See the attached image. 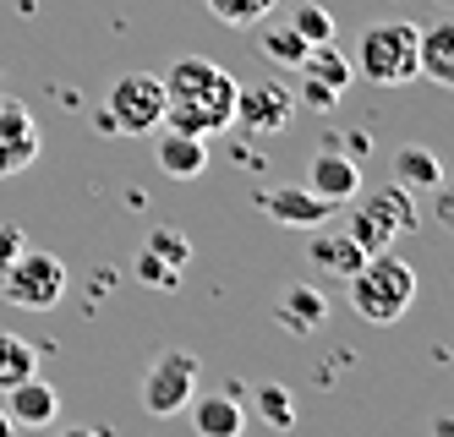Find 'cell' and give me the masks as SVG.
<instances>
[{
    "label": "cell",
    "mask_w": 454,
    "mask_h": 437,
    "mask_svg": "<svg viewBox=\"0 0 454 437\" xmlns=\"http://www.w3.org/2000/svg\"><path fill=\"white\" fill-rule=\"evenodd\" d=\"M165 126L186 137H219L236 126V77L224 66L186 55L165 72Z\"/></svg>",
    "instance_id": "cell-1"
},
{
    "label": "cell",
    "mask_w": 454,
    "mask_h": 437,
    "mask_svg": "<svg viewBox=\"0 0 454 437\" xmlns=\"http://www.w3.org/2000/svg\"><path fill=\"white\" fill-rule=\"evenodd\" d=\"M411 300H416V268L395 257V246L367 252L362 268L350 274V307L367 323H400L411 312Z\"/></svg>",
    "instance_id": "cell-2"
},
{
    "label": "cell",
    "mask_w": 454,
    "mask_h": 437,
    "mask_svg": "<svg viewBox=\"0 0 454 437\" xmlns=\"http://www.w3.org/2000/svg\"><path fill=\"white\" fill-rule=\"evenodd\" d=\"M159 126H165V77L121 72L99 110V131H110V137H148Z\"/></svg>",
    "instance_id": "cell-3"
},
{
    "label": "cell",
    "mask_w": 454,
    "mask_h": 437,
    "mask_svg": "<svg viewBox=\"0 0 454 437\" xmlns=\"http://www.w3.org/2000/svg\"><path fill=\"white\" fill-rule=\"evenodd\" d=\"M416 22H400V17H388V22H372L362 39V50H356V66L367 72V82H383V88H400L416 77Z\"/></svg>",
    "instance_id": "cell-4"
},
{
    "label": "cell",
    "mask_w": 454,
    "mask_h": 437,
    "mask_svg": "<svg viewBox=\"0 0 454 437\" xmlns=\"http://www.w3.org/2000/svg\"><path fill=\"white\" fill-rule=\"evenodd\" d=\"M416 219H421V214H416V197H411V186L388 181V186L367 191V203L350 214L345 235H350V241L362 246V252H388V246H395V235H405Z\"/></svg>",
    "instance_id": "cell-5"
},
{
    "label": "cell",
    "mask_w": 454,
    "mask_h": 437,
    "mask_svg": "<svg viewBox=\"0 0 454 437\" xmlns=\"http://www.w3.org/2000/svg\"><path fill=\"white\" fill-rule=\"evenodd\" d=\"M0 295H6L12 307H22V312H50V307H60V295H67V262L50 257V252L22 246L6 268H0Z\"/></svg>",
    "instance_id": "cell-6"
},
{
    "label": "cell",
    "mask_w": 454,
    "mask_h": 437,
    "mask_svg": "<svg viewBox=\"0 0 454 437\" xmlns=\"http://www.w3.org/2000/svg\"><path fill=\"white\" fill-rule=\"evenodd\" d=\"M198 378H203V361L192 350H159L153 366L143 372V410L148 416H181L186 399L198 394Z\"/></svg>",
    "instance_id": "cell-7"
},
{
    "label": "cell",
    "mask_w": 454,
    "mask_h": 437,
    "mask_svg": "<svg viewBox=\"0 0 454 437\" xmlns=\"http://www.w3.org/2000/svg\"><path fill=\"white\" fill-rule=\"evenodd\" d=\"M296 72H301V105L334 110L340 98H345V88H350V72H356V66H350V60L334 50V39H329V44H312Z\"/></svg>",
    "instance_id": "cell-8"
},
{
    "label": "cell",
    "mask_w": 454,
    "mask_h": 437,
    "mask_svg": "<svg viewBox=\"0 0 454 437\" xmlns=\"http://www.w3.org/2000/svg\"><path fill=\"white\" fill-rule=\"evenodd\" d=\"M290 115H296V93L290 88H279V82L236 88V121H241V131H252V137H274V131L290 126Z\"/></svg>",
    "instance_id": "cell-9"
},
{
    "label": "cell",
    "mask_w": 454,
    "mask_h": 437,
    "mask_svg": "<svg viewBox=\"0 0 454 437\" xmlns=\"http://www.w3.org/2000/svg\"><path fill=\"white\" fill-rule=\"evenodd\" d=\"M186 268H192V241L176 230H148V241L137 252V279L153 285V290H176L186 279Z\"/></svg>",
    "instance_id": "cell-10"
},
{
    "label": "cell",
    "mask_w": 454,
    "mask_h": 437,
    "mask_svg": "<svg viewBox=\"0 0 454 437\" xmlns=\"http://www.w3.org/2000/svg\"><path fill=\"white\" fill-rule=\"evenodd\" d=\"M257 208H263L274 224H290V230H317L329 224L340 203H329V197H317L312 186H279V191H257L252 197Z\"/></svg>",
    "instance_id": "cell-11"
},
{
    "label": "cell",
    "mask_w": 454,
    "mask_h": 437,
    "mask_svg": "<svg viewBox=\"0 0 454 437\" xmlns=\"http://www.w3.org/2000/svg\"><path fill=\"white\" fill-rule=\"evenodd\" d=\"M39 159V121L17 98H0V176H17Z\"/></svg>",
    "instance_id": "cell-12"
},
{
    "label": "cell",
    "mask_w": 454,
    "mask_h": 437,
    "mask_svg": "<svg viewBox=\"0 0 454 437\" xmlns=\"http://www.w3.org/2000/svg\"><path fill=\"white\" fill-rule=\"evenodd\" d=\"M307 186L317 197H329V203H350L356 191H362V164L340 148H323L312 164H307Z\"/></svg>",
    "instance_id": "cell-13"
},
{
    "label": "cell",
    "mask_w": 454,
    "mask_h": 437,
    "mask_svg": "<svg viewBox=\"0 0 454 437\" xmlns=\"http://www.w3.org/2000/svg\"><path fill=\"white\" fill-rule=\"evenodd\" d=\"M153 159L170 181H198L208 170V143L203 137H186V131H170L159 126V143H153Z\"/></svg>",
    "instance_id": "cell-14"
},
{
    "label": "cell",
    "mask_w": 454,
    "mask_h": 437,
    "mask_svg": "<svg viewBox=\"0 0 454 437\" xmlns=\"http://www.w3.org/2000/svg\"><path fill=\"white\" fill-rule=\"evenodd\" d=\"M6 394V416H12V426H50L55 421V410H60V394L34 372V378H22V383H12V388H0Z\"/></svg>",
    "instance_id": "cell-15"
},
{
    "label": "cell",
    "mask_w": 454,
    "mask_h": 437,
    "mask_svg": "<svg viewBox=\"0 0 454 437\" xmlns=\"http://www.w3.org/2000/svg\"><path fill=\"white\" fill-rule=\"evenodd\" d=\"M416 77H433L438 88H454V22L438 17L416 33Z\"/></svg>",
    "instance_id": "cell-16"
},
{
    "label": "cell",
    "mask_w": 454,
    "mask_h": 437,
    "mask_svg": "<svg viewBox=\"0 0 454 437\" xmlns=\"http://www.w3.org/2000/svg\"><path fill=\"white\" fill-rule=\"evenodd\" d=\"M274 323L290 328V333H317L323 323H329V295L312 290V285H290L279 295V307H274Z\"/></svg>",
    "instance_id": "cell-17"
},
{
    "label": "cell",
    "mask_w": 454,
    "mask_h": 437,
    "mask_svg": "<svg viewBox=\"0 0 454 437\" xmlns=\"http://www.w3.org/2000/svg\"><path fill=\"white\" fill-rule=\"evenodd\" d=\"M186 405H192V426H198L203 437H241V426H247V410H241L236 388H231V394L186 399Z\"/></svg>",
    "instance_id": "cell-18"
},
{
    "label": "cell",
    "mask_w": 454,
    "mask_h": 437,
    "mask_svg": "<svg viewBox=\"0 0 454 437\" xmlns=\"http://www.w3.org/2000/svg\"><path fill=\"white\" fill-rule=\"evenodd\" d=\"M395 181L411 191H438L443 186V159L433 148H400L395 153Z\"/></svg>",
    "instance_id": "cell-19"
},
{
    "label": "cell",
    "mask_w": 454,
    "mask_h": 437,
    "mask_svg": "<svg viewBox=\"0 0 454 437\" xmlns=\"http://www.w3.org/2000/svg\"><path fill=\"white\" fill-rule=\"evenodd\" d=\"M362 246L350 241V235L340 230V235H329V224H317V241H312V262H323L329 274H340V279H350L356 268H362Z\"/></svg>",
    "instance_id": "cell-20"
},
{
    "label": "cell",
    "mask_w": 454,
    "mask_h": 437,
    "mask_svg": "<svg viewBox=\"0 0 454 437\" xmlns=\"http://www.w3.org/2000/svg\"><path fill=\"white\" fill-rule=\"evenodd\" d=\"M39 372V350L22 339V333H6L0 328V388H12L22 378H34Z\"/></svg>",
    "instance_id": "cell-21"
},
{
    "label": "cell",
    "mask_w": 454,
    "mask_h": 437,
    "mask_svg": "<svg viewBox=\"0 0 454 437\" xmlns=\"http://www.w3.org/2000/svg\"><path fill=\"white\" fill-rule=\"evenodd\" d=\"M257 421L274 426V432H290V426H296V399H290L285 383H263V388H257Z\"/></svg>",
    "instance_id": "cell-22"
},
{
    "label": "cell",
    "mask_w": 454,
    "mask_h": 437,
    "mask_svg": "<svg viewBox=\"0 0 454 437\" xmlns=\"http://www.w3.org/2000/svg\"><path fill=\"white\" fill-rule=\"evenodd\" d=\"M279 0H208V12L224 22V27H257Z\"/></svg>",
    "instance_id": "cell-23"
},
{
    "label": "cell",
    "mask_w": 454,
    "mask_h": 437,
    "mask_svg": "<svg viewBox=\"0 0 454 437\" xmlns=\"http://www.w3.org/2000/svg\"><path fill=\"white\" fill-rule=\"evenodd\" d=\"M257 50H263V55H269L274 66H301L312 44H307V39H301V33H296V27H290V22H285V27H274V33H263V44H257Z\"/></svg>",
    "instance_id": "cell-24"
},
{
    "label": "cell",
    "mask_w": 454,
    "mask_h": 437,
    "mask_svg": "<svg viewBox=\"0 0 454 437\" xmlns=\"http://www.w3.org/2000/svg\"><path fill=\"white\" fill-rule=\"evenodd\" d=\"M290 27H296L307 44H329L334 39V12H323L317 0H301V6L290 12Z\"/></svg>",
    "instance_id": "cell-25"
},
{
    "label": "cell",
    "mask_w": 454,
    "mask_h": 437,
    "mask_svg": "<svg viewBox=\"0 0 454 437\" xmlns=\"http://www.w3.org/2000/svg\"><path fill=\"white\" fill-rule=\"evenodd\" d=\"M22 246H27V241H22V230H17V224H0V268H6Z\"/></svg>",
    "instance_id": "cell-26"
},
{
    "label": "cell",
    "mask_w": 454,
    "mask_h": 437,
    "mask_svg": "<svg viewBox=\"0 0 454 437\" xmlns=\"http://www.w3.org/2000/svg\"><path fill=\"white\" fill-rule=\"evenodd\" d=\"M6 432H17V426H12V416H6V405H0V437H6Z\"/></svg>",
    "instance_id": "cell-27"
}]
</instances>
